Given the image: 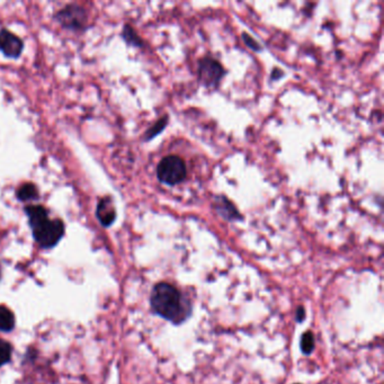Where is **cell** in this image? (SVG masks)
<instances>
[{
    "label": "cell",
    "instance_id": "cell-1",
    "mask_svg": "<svg viewBox=\"0 0 384 384\" xmlns=\"http://www.w3.org/2000/svg\"><path fill=\"white\" fill-rule=\"evenodd\" d=\"M150 304L153 313L174 325L186 321L193 313L191 301L179 289L166 282L158 283L153 289Z\"/></svg>",
    "mask_w": 384,
    "mask_h": 384
},
{
    "label": "cell",
    "instance_id": "cell-2",
    "mask_svg": "<svg viewBox=\"0 0 384 384\" xmlns=\"http://www.w3.org/2000/svg\"><path fill=\"white\" fill-rule=\"evenodd\" d=\"M24 211L36 244L45 249L56 247L65 236L63 220H51L47 210L43 205L30 204L25 206Z\"/></svg>",
    "mask_w": 384,
    "mask_h": 384
},
{
    "label": "cell",
    "instance_id": "cell-3",
    "mask_svg": "<svg viewBox=\"0 0 384 384\" xmlns=\"http://www.w3.org/2000/svg\"><path fill=\"white\" fill-rule=\"evenodd\" d=\"M157 179L167 186H176L188 179V167L179 156L163 157L157 166Z\"/></svg>",
    "mask_w": 384,
    "mask_h": 384
},
{
    "label": "cell",
    "instance_id": "cell-4",
    "mask_svg": "<svg viewBox=\"0 0 384 384\" xmlns=\"http://www.w3.org/2000/svg\"><path fill=\"white\" fill-rule=\"evenodd\" d=\"M54 21L66 30L82 32L88 28V15L84 7L70 3L58 10L54 15Z\"/></svg>",
    "mask_w": 384,
    "mask_h": 384
},
{
    "label": "cell",
    "instance_id": "cell-5",
    "mask_svg": "<svg viewBox=\"0 0 384 384\" xmlns=\"http://www.w3.org/2000/svg\"><path fill=\"white\" fill-rule=\"evenodd\" d=\"M197 76L204 87L216 88L225 76V69L214 58L203 56L199 60Z\"/></svg>",
    "mask_w": 384,
    "mask_h": 384
},
{
    "label": "cell",
    "instance_id": "cell-6",
    "mask_svg": "<svg viewBox=\"0 0 384 384\" xmlns=\"http://www.w3.org/2000/svg\"><path fill=\"white\" fill-rule=\"evenodd\" d=\"M0 50L7 58L17 59L24 50V42L17 35L3 28L0 31Z\"/></svg>",
    "mask_w": 384,
    "mask_h": 384
},
{
    "label": "cell",
    "instance_id": "cell-7",
    "mask_svg": "<svg viewBox=\"0 0 384 384\" xmlns=\"http://www.w3.org/2000/svg\"><path fill=\"white\" fill-rule=\"evenodd\" d=\"M212 206L218 216H221L225 221L237 222L244 219L239 210L225 195H216L213 197Z\"/></svg>",
    "mask_w": 384,
    "mask_h": 384
},
{
    "label": "cell",
    "instance_id": "cell-8",
    "mask_svg": "<svg viewBox=\"0 0 384 384\" xmlns=\"http://www.w3.org/2000/svg\"><path fill=\"white\" fill-rule=\"evenodd\" d=\"M96 216L100 225L109 228L115 222L116 209L111 196H104L100 199L96 207Z\"/></svg>",
    "mask_w": 384,
    "mask_h": 384
},
{
    "label": "cell",
    "instance_id": "cell-9",
    "mask_svg": "<svg viewBox=\"0 0 384 384\" xmlns=\"http://www.w3.org/2000/svg\"><path fill=\"white\" fill-rule=\"evenodd\" d=\"M16 196L21 202H31V201L38 200L40 193L38 188L33 183H25L17 188Z\"/></svg>",
    "mask_w": 384,
    "mask_h": 384
},
{
    "label": "cell",
    "instance_id": "cell-10",
    "mask_svg": "<svg viewBox=\"0 0 384 384\" xmlns=\"http://www.w3.org/2000/svg\"><path fill=\"white\" fill-rule=\"evenodd\" d=\"M122 38L128 45L135 47H144V42L142 38L139 36L135 28L132 27L130 24H125L122 31Z\"/></svg>",
    "mask_w": 384,
    "mask_h": 384
},
{
    "label": "cell",
    "instance_id": "cell-11",
    "mask_svg": "<svg viewBox=\"0 0 384 384\" xmlns=\"http://www.w3.org/2000/svg\"><path fill=\"white\" fill-rule=\"evenodd\" d=\"M15 327V317L14 313L6 306H0V331L13 330Z\"/></svg>",
    "mask_w": 384,
    "mask_h": 384
},
{
    "label": "cell",
    "instance_id": "cell-12",
    "mask_svg": "<svg viewBox=\"0 0 384 384\" xmlns=\"http://www.w3.org/2000/svg\"><path fill=\"white\" fill-rule=\"evenodd\" d=\"M169 117L167 115L163 116L161 119L158 120L155 124L151 126V128H148L146 133H144V140L146 142L148 141L153 140L155 137H158V135L161 133V132L165 130L166 126L168 124Z\"/></svg>",
    "mask_w": 384,
    "mask_h": 384
},
{
    "label": "cell",
    "instance_id": "cell-13",
    "mask_svg": "<svg viewBox=\"0 0 384 384\" xmlns=\"http://www.w3.org/2000/svg\"><path fill=\"white\" fill-rule=\"evenodd\" d=\"M301 350L306 355H310L313 353V348H315V336H313L311 331H306L302 335L300 341Z\"/></svg>",
    "mask_w": 384,
    "mask_h": 384
},
{
    "label": "cell",
    "instance_id": "cell-14",
    "mask_svg": "<svg viewBox=\"0 0 384 384\" xmlns=\"http://www.w3.org/2000/svg\"><path fill=\"white\" fill-rule=\"evenodd\" d=\"M12 359V346L7 341L0 339V366L5 365Z\"/></svg>",
    "mask_w": 384,
    "mask_h": 384
},
{
    "label": "cell",
    "instance_id": "cell-15",
    "mask_svg": "<svg viewBox=\"0 0 384 384\" xmlns=\"http://www.w3.org/2000/svg\"><path fill=\"white\" fill-rule=\"evenodd\" d=\"M242 40H244L245 44H246L249 49L255 51V52H260V51H262L260 44L258 43L251 35L247 34V33H242Z\"/></svg>",
    "mask_w": 384,
    "mask_h": 384
},
{
    "label": "cell",
    "instance_id": "cell-16",
    "mask_svg": "<svg viewBox=\"0 0 384 384\" xmlns=\"http://www.w3.org/2000/svg\"><path fill=\"white\" fill-rule=\"evenodd\" d=\"M283 76H284V72L282 71V70H280V69H274V70H273V80H278V79H281Z\"/></svg>",
    "mask_w": 384,
    "mask_h": 384
},
{
    "label": "cell",
    "instance_id": "cell-17",
    "mask_svg": "<svg viewBox=\"0 0 384 384\" xmlns=\"http://www.w3.org/2000/svg\"><path fill=\"white\" fill-rule=\"evenodd\" d=\"M304 316H306V311H304V309H303V308H299V309H297V322H302L303 321V319H304Z\"/></svg>",
    "mask_w": 384,
    "mask_h": 384
}]
</instances>
